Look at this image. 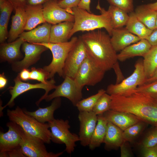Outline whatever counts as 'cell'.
Returning <instances> with one entry per match:
<instances>
[{
    "instance_id": "6da1fadb",
    "label": "cell",
    "mask_w": 157,
    "mask_h": 157,
    "mask_svg": "<svg viewBox=\"0 0 157 157\" xmlns=\"http://www.w3.org/2000/svg\"><path fill=\"white\" fill-rule=\"evenodd\" d=\"M110 109L128 113L140 121L157 126V100L143 92H135L127 96L111 95Z\"/></svg>"
},
{
    "instance_id": "7a4b0ae2",
    "label": "cell",
    "mask_w": 157,
    "mask_h": 157,
    "mask_svg": "<svg viewBox=\"0 0 157 157\" xmlns=\"http://www.w3.org/2000/svg\"><path fill=\"white\" fill-rule=\"evenodd\" d=\"M80 37L88 56L98 66L106 72L113 68L118 60L108 34L101 30H94Z\"/></svg>"
},
{
    "instance_id": "3957f363",
    "label": "cell",
    "mask_w": 157,
    "mask_h": 157,
    "mask_svg": "<svg viewBox=\"0 0 157 157\" xmlns=\"http://www.w3.org/2000/svg\"><path fill=\"white\" fill-rule=\"evenodd\" d=\"M100 13V15H96L78 6L71 8L74 16V26L69 35V39L76 33L80 31L88 32L104 28L111 36L113 29L110 18L107 10L101 7L98 3L96 7Z\"/></svg>"
},
{
    "instance_id": "277c9868",
    "label": "cell",
    "mask_w": 157,
    "mask_h": 157,
    "mask_svg": "<svg viewBox=\"0 0 157 157\" xmlns=\"http://www.w3.org/2000/svg\"><path fill=\"white\" fill-rule=\"evenodd\" d=\"M7 115L10 121L19 125L24 131L38 138L45 143L51 142V132L49 124L39 122L33 117L26 114L17 106L14 109H8Z\"/></svg>"
},
{
    "instance_id": "5b68a950",
    "label": "cell",
    "mask_w": 157,
    "mask_h": 157,
    "mask_svg": "<svg viewBox=\"0 0 157 157\" xmlns=\"http://www.w3.org/2000/svg\"><path fill=\"white\" fill-rule=\"evenodd\" d=\"M78 39V38L74 36L70 41L65 42L34 43L45 46L52 53L53 58L51 62L43 68L47 74L48 79L53 78L56 73L63 77V69L66 60Z\"/></svg>"
},
{
    "instance_id": "8992f818",
    "label": "cell",
    "mask_w": 157,
    "mask_h": 157,
    "mask_svg": "<svg viewBox=\"0 0 157 157\" xmlns=\"http://www.w3.org/2000/svg\"><path fill=\"white\" fill-rule=\"evenodd\" d=\"M133 73L118 84L108 85L106 92L110 95L127 96L135 92L137 87L145 83L147 79L144 69L143 60L140 59L136 62Z\"/></svg>"
},
{
    "instance_id": "52a82bcc",
    "label": "cell",
    "mask_w": 157,
    "mask_h": 157,
    "mask_svg": "<svg viewBox=\"0 0 157 157\" xmlns=\"http://www.w3.org/2000/svg\"><path fill=\"white\" fill-rule=\"evenodd\" d=\"M48 123L51 130V140L57 144H65V151L71 154L75 149L76 142L80 139L78 135L70 131L69 121L55 119Z\"/></svg>"
},
{
    "instance_id": "ba28073f",
    "label": "cell",
    "mask_w": 157,
    "mask_h": 157,
    "mask_svg": "<svg viewBox=\"0 0 157 157\" xmlns=\"http://www.w3.org/2000/svg\"><path fill=\"white\" fill-rule=\"evenodd\" d=\"M106 72L88 55L79 67L74 79L77 85L83 89L85 86H94L100 82Z\"/></svg>"
},
{
    "instance_id": "9c48e42d",
    "label": "cell",
    "mask_w": 157,
    "mask_h": 157,
    "mask_svg": "<svg viewBox=\"0 0 157 157\" xmlns=\"http://www.w3.org/2000/svg\"><path fill=\"white\" fill-rule=\"evenodd\" d=\"M21 141L20 144L22 151L26 157H58L62 155L63 151L55 153L48 152L40 139L29 134L21 127L20 130Z\"/></svg>"
},
{
    "instance_id": "30bf717a",
    "label": "cell",
    "mask_w": 157,
    "mask_h": 157,
    "mask_svg": "<svg viewBox=\"0 0 157 157\" xmlns=\"http://www.w3.org/2000/svg\"><path fill=\"white\" fill-rule=\"evenodd\" d=\"M14 86H10L8 88L11 97L8 103L3 107H1V110H2L7 106H13L14 105L15 99L19 95L27 91L35 89H43L45 91V93L36 103V105L38 106L40 103L48 95L49 92L52 89H55L56 86L55 85V81L53 78L51 79L47 83H41L32 84L22 81L18 75L14 79Z\"/></svg>"
},
{
    "instance_id": "8fae6325",
    "label": "cell",
    "mask_w": 157,
    "mask_h": 157,
    "mask_svg": "<svg viewBox=\"0 0 157 157\" xmlns=\"http://www.w3.org/2000/svg\"><path fill=\"white\" fill-rule=\"evenodd\" d=\"M88 56L85 47L80 36L66 60L63 77L68 76L74 79L79 67Z\"/></svg>"
},
{
    "instance_id": "7c38bea8",
    "label": "cell",
    "mask_w": 157,
    "mask_h": 157,
    "mask_svg": "<svg viewBox=\"0 0 157 157\" xmlns=\"http://www.w3.org/2000/svg\"><path fill=\"white\" fill-rule=\"evenodd\" d=\"M60 85L56 86L55 91L48 94L44 98L47 101H49L58 97H63L69 100L75 106L83 97L82 88L78 87L74 78L68 76Z\"/></svg>"
},
{
    "instance_id": "4fadbf2b",
    "label": "cell",
    "mask_w": 157,
    "mask_h": 157,
    "mask_svg": "<svg viewBox=\"0 0 157 157\" xmlns=\"http://www.w3.org/2000/svg\"><path fill=\"white\" fill-rule=\"evenodd\" d=\"M6 126L8 128V131L5 133H0V156L21 148V127L10 121L7 123Z\"/></svg>"
},
{
    "instance_id": "5bb4252c",
    "label": "cell",
    "mask_w": 157,
    "mask_h": 157,
    "mask_svg": "<svg viewBox=\"0 0 157 157\" xmlns=\"http://www.w3.org/2000/svg\"><path fill=\"white\" fill-rule=\"evenodd\" d=\"M22 45L24 57L22 60L12 63V69L15 72L20 71L35 64L39 60L42 53L48 49L44 45L26 42Z\"/></svg>"
},
{
    "instance_id": "9a60e30c",
    "label": "cell",
    "mask_w": 157,
    "mask_h": 157,
    "mask_svg": "<svg viewBox=\"0 0 157 157\" xmlns=\"http://www.w3.org/2000/svg\"><path fill=\"white\" fill-rule=\"evenodd\" d=\"M43 13L46 22L54 25L65 21L74 22L73 15L61 7L58 1L49 0L43 4Z\"/></svg>"
},
{
    "instance_id": "2e32d148",
    "label": "cell",
    "mask_w": 157,
    "mask_h": 157,
    "mask_svg": "<svg viewBox=\"0 0 157 157\" xmlns=\"http://www.w3.org/2000/svg\"><path fill=\"white\" fill-rule=\"evenodd\" d=\"M78 118L80 122L79 137L81 144L89 146L97 121V115L92 111L79 112Z\"/></svg>"
},
{
    "instance_id": "e0dca14e",
    "label": "cell",
    "mask_w": 157,
    "mask_h": 157,
    "mask_svg": "<svg viewBox=\"0 0 157 157\" xmlns=\"http://www.w3.org/2000/svg\"><path fill=\"white\" fill-rule=\"evenodd\" d=\"M110 41L115 51H121L127 47L139 42L141 39L125 28L113 29Z\"/></svg>"
},
{
    "instance_id": "ac0fdd59",
    "label": "cell",
    "mask_w": 157,
    "mask_h": 157,
    "mask_svg": "<svg viewBox=\"0 0 157 157\" xmlns=\"http://www.w3.org/2000/svg\"><path fill=\"white\" fill-rule=\"evenodd\" d=\"M103 115L108 122H111L123 131L130 126L141 121L133 114L111 109Z\"/></svg>"
},
{
    "instance_id": "d6986e66",
    "label": "cell",
    "mask_w": 157,
    "mask_h": 157,
    "mask_svg": "<svg viewBox=\"0 0 157 157\" xmlns=\"http://www.w3.org/2000/svg\"><path fill=\"white\" fill-rule=\"evenodd\" d=\"M51 24L46 22L37 28L24 31L19 36L25 42L32 43L49 42Z\"/></svg>"
},
{
    "instance_id": "ffe728a7",
    "label": "cell",
    "mask_w": 157,
    "mask_h": 157,
    "mask_svg": "<svg viewBox=\"0 0 157 157\" xmlns=\"http://www.w3.org/2000/svg\"><path fill=\"white\" fill-rule=\"evenodd\" d=\"M14 10L15 14L12 17L11 24L8 37V42L14 41L19 37L24 31L26 23L24 7H17Z\"/></svg>"
},
{
    "instance_id": "44dd1931",
    "label": "cell",
    "mask_w": 157,
    "mask_h": 157,
    "mask_svg": "<svg viewBox=\"0 0 157 157\" xmlns=\"http://www.w3.org/2000/svg\"><path fill=\"white\" fill-rule=\"evenodd\" d=\"M25 42L22 38H19L16 40L8 43L1 44V60L13 63L22 58L20 47Z\"/></svg>"
},
{
    "instance_id": "7402d4cb",
    "label": "cell",
    "mask_w": 157,
    "mask_h": 157,
    "mask_svg": "<svg viewBox=\"0 0 157 157\" xmlns=\"http://www.w3.org/2000/svg\"><path fill=\"white\" fill-rule=\"evenodd\" d=\"M151 46L147 39H141L138 42L130 45L121 51L119 53L117 54L118 60L124 61L136 56L143 57Z\"/></svg>"
},
{
    "instance_id": "603a6c76",
    "label": "cell",
    "mask_w": 157,
    "mask_h": 157,
    "mask_svg": "<svg viewBox=\"0 0 157 157\" xmlns=\"http://www.w3.org/2000/svg\"><path fill=\"white\" fill-rule=\"evenodd\" d=\"M61 104L60 97L56 98L53 99L51 105L44 108L39 107L36 110L31 112L23 109L26 114L33 117L40 122L45 123L49 122L55 118L53 114L55 111L60 107Z\"/></svg>"
},
{
    "instance_id": "cb8c5ba5",
    "label": "cell",
    "mask_w": 157,
    "mask_h": 157,
    "mask_svg": "<svg viewBox=\"0 0 157 157\" xmlns=\"http://www.w3.org/2000/svg\"><path fill=\"white\" fill-rule=\"evenodd\" d=\"M74 22L65 21L52 25L50 30L49 42H66L69 40L70 32Z\"/></svg>"
},
{
    "instance_id": "d4e9b609",
    "label": "cell",
    "mask_w": 157,
    "mask_h": 157,
    "mask_svg": "<svg viewBox=\"0 0 157 157\" xmlns=\"http://www.w3.org/2000/svg\"><path fill=\"white\" fill-rule=\"evenodd\" d=\"M24 9L26 19L24 30H31L38 24L46 22L44 16L43 5H26Z\"/></svg>"
},
{
    "instance_id": "484cf974",
    "label": "cell",
    "mask_w": 157,
    "mask_h": 157,
    "mask_svg": "<svg viewBox=\"0 0 157 157\" xmlns=\"http://www.w3.org/2000/svg\"><path fill=\"white\" fill-rule=\"evenodd\" d=\"M123 132L118 127L108 122L107 131L104 142L105 148L108 150L116 149L120 147L125 142L123 136Z\"/></svg>"
},
{
    "instance_id": "4316f807",
    "label": "cell",
    "mask_w": 157,
    "mask_h": 157,
    "mask_svg": "<svg viewBox=\"0 0 157 157\" xmlns=\"http://www.w3.org/2000/svg\"><path fill=\"white\" fill-rule=\"evenodd\" d=\"M14 9L8 0H0V42L4 43L8 38V26L11 13Z\"/></svg>"
},
{
    "instance_id": "83f0119b",
    "label": "cell",
    "mask_w": 157,
    "mask_h": 157,
    "mask_svg": "<svg viewBox=\"0 0 157 157\" xmlns=\"http://www.w3.org/2000/svg\"><path fill=\"white\" fill-rule=\"evenodd\" d=\"M108 123V121L103 115H97V123L88 146L90 149H94L104 142Z\"/></svg>"
},
{
    "instance_id": "f1b7e54d",
    "label": "cell",
    "mask_w": 157,
    "mask_h": 157,
    "mask_svg": "<svg viewBox=\"0 0 157 157\" xmlns=\"http://www.w3.org/2000/svg\"><path fill=\"white\" fill-rule=\"evenodd\" d=\"M129 15L125 28L141 39H147L153 31L147 28L139 20L134 12L130 13Z\"/></svg>"
},
{
    "instance_id": "f546056e",
    "label": "cell",
    "mask_w": 157,
    "mask_h": 157,
    "mask_svg": "<svg viewBox=\"0 0 157 157\" xmlns=\"http://www.w3.org/2000/svg\"><path fill=\"white\" fill-rule=\"evenodd\" d=\"M134 12L138 19L147 28L152 31L155 29L157 12L150 10L144 4L138 6Z\"/></svg>"
},
{
    "instance_id": "4dcf8cb0",
    "label": "cell",
    "mask_w": 157,
    "mask_h": 157,
    "mask_svg": "<svg viewBox=\"0 0 157 157\" xmlns=\"http://www.w3.org/2000/svg\"><path fill=\"white\" fill-rule=\"evenodd\" d=\"M107 11L110 15L111 25L113 29L123 27L126 26L129 17L127 13L111 5Z\"/></svg>"
},
{
    "instance_id": "1f68e13d",
    "label": "cell",
    "mask_w": 157,
    "mask_h": 157,
    "mask_svg": "<svg viewBox=\"0 0 157 157\" xmlns=\"http://www.w3.org/2000/svg\"><path fill=\"white\" fill-rule=\"evenodd\" d=\"M143 58V66L147 79L152 76L157 68V45L152 46Z\"/></svg>"
},
{
    "instance_id": "d6a6232c",
    "label": "cell",
    "mask_w": 157,
    "mask_h": 157,
    "mask_svg": "<svg viewBox=\"0 0 157 157\" xmlns=\"http://www.w3.org/2000/svg\"><path fill=\"white\" fill-rule=\"evenodd\" d=\"M106 92V90L103 89H100L95 94L79 101L75 106L77 107L79 112L92 111L99 98Z\"/></svg>"
},
{
    "instance_id": "836d02e7",
    "label": "cell",
    "mask_w": 157,
    "mask_h": 157,
    "mask_svg": "<svg viewBox=\"0 0 157 157\" xmlns=\"http://www.w3.org/2000/svg\"><path fill=\"white\" fill-rule=\"evenodd\" d=\"M111 101V95L105 92L98 100L92 111L97 115H103L110 110Z\"/></svg>"
},
{
    "instance_id": "e575fe53",
    "label": "cell",
    "mask_w": 157,
    "mask_h": 157,
    "mask_svg": "<svg viewBox=\"0 0 157 157\" xmlns=\"http://www.w3.org/2000/svg\"><path fill=\"white\" fill-rule=\"evenodd\" d=\"M144 122L140 121L129 127L123 132L125 142L131 141L142 131L144 127Z\"/></svg>"
},
{
    "instance_id": "d590c367",
    "label": "cell",
    "mask_w": 157,
    "mask_h": 157,
    "mask_svg": "<svg viewBox=\"0 0 157 157\" xmlns=\"http://www.w3.org/2000/svg\"><path fill=\"white\" fill-rule=\"evenodd\" d=\"M135 92H143L154 99L157 98V80L138 86Z\"/></svg>"
},
{
    "instance_id": "8d00e7d4",
    "label": "cell",
    "mask_w": 157,
    "mask_h": 157,
    "mask_svg": "<svg viewBox=\"0 0 157 157\" xmlns=\"http://www.w3.org/2000/svg\"><path fill=\"white\" fill-rule=\"evenodd\" d=\"M110 4L116 6L126 13L133 12V0H106Z\"/></svg>"
},
{
    "instance_id": "74e56055",
    "label": "cell",
    "mask_w": 157,
    "mask_h": 157,
    "mask_svg": "<svg viewBox=\"0 0 157 157\" xmlns=\"http://www.w3.org/2000/svg\"><path fill=\"white\" fill-rule=\"evenodd\" d=\"M157 144V128L154 127L148 132L142 144V148H149Z\"/></svg>"
},
{
    "instance_id": "f35d334b",
    "label": "cell",
    "mask_w": 157,
    "mask_h": 157,
    "mask_svg": "<svg viewBox=\"0 0 157 157\" xmlns=\"http://www.w3.org/2000/svg\"><path fill=\"white\" fill-rule=\"evenodd\" d=\"M30 72V80H37L45 84L49 83L47 74L43 69L32 67Z\"/></svg>"
},
{
    "instance_id": "ab89813d",
    "label": "cell",
    "mask_w": 157,
    "mask_h": 157,
    "mask_svg": "<svg viewBox=\"0 0 157 157\" xmlns=\"http://www.w3.org/2000/svg\"><path fill=\"white\" fill-rule=\"evenodd\" d=\"M81 0H61L58 1L59 5L66 10L78 6Z\"/></svg>"
},
{
    "instance_id": "60d3db41",
    "label": "cell",
    "mask_w": 157,
    "mask_h": 157,
    "mask_svg": "<svg viewBox=\"0 0 157 157\" xmlns=\"http://www.w3.org/2000/svg\"><path fill=\"white\" fill-rule=\"evenodd\" d=\"M142 154L144 157H157V144L149 148H142Z\"/></svg>"
},
{
    "instance_id": "b9f144b4",
    "label": "cell",
    "mask_w": 157,
    "mask_h": 157,
    "mask_svg": "<svg viewBox=\"0 0 157 157\" xmlns=\"http://www.w3.org/2000/svg\"><path fill=\"white\" fill-rule=\"evenodd\" d=\"M112 69L114 70L116 76V81L115 84L119 83L125 78L120 68L118 61L114 65Z\"/></svg>"
},
{
    "instance_id": "7bdbcfd3",
    "label": "cell",
    "mask_w": 157,
    "mask_h": 157,
    "mask_svg": "<svg viewBox=\"0 0 157 157\" xmlns=\"http://www.w3.org/2000/svg\"><path fill=\"white\" fill-rule=\"evenodd\" d=\"M126 142H124L120 147L121 157H130L132 156L131 154L127 147Z\"/></svg>"
},
{
    "instance_id": "ee69618b",
    "label": "cell",
    "mask_w": 157,
    "mask_h": 157,
    "mask_svg": "<svg viewBox=\"0 0 157 157\" xmlns=\"http://www.w3.org/2000/svg\"><path fill=\"white\" fill-rule=\"evenodd\" d=\"M30 73L27 68H24L20 71L18 75L21 80L25 81L30 79Z\"/></svg>"
},
{
    "instance_id": "f6af8a7d",
    "label": "cell",
    "mask_w": 157,
    "mask_h": 157,
    "mask_svg": "<svg viewBox=\"0 0 157 157\" xmlns=\"http://www.w3.org/2000/svg\"><path fill=\"white\" fill-rule=\"evenodd\" d=\"M147 40L151 46L157 45V29L153 31Z\"/></svg>"
},
{
    "instance_id": "bcb514c9",
    "label": "cell",
    "mask_w": 157,
    "mask_h": 157,
    "mask_svg": "<svg viewBox=\"0 0 157 157\" xmlns=\"http://www.w3.org/2000/svg\"><path fill=\"white\" fill-rule=\"evenodd\" d=\"M91 0H81L78 7L91 13L90 9Z\"/></svg>"
},
{
    "instance_id": "7dc6e473",
    "label": "cell",
    "mask_w": 157,
    "mask_h": 157,
    "mask_svg": "<svg viewBox=\"0 0 157 157\" xmlns=\"http://www.w3.org/2000/svg\"><path fill=\"white\" fill-rule=\"evenodd\" d=\"M13 5L14 8L19 7H24L26 0H8Z\"/></svg>"
},
{
    "instance_id": "c3c4849f",
    "label": "cell",
    "mask_w": 157,
    "mask_h": 157,
    "mask_svg": "<svg viewBox=\"0 0 157 157\" xmlns=\"http://www.w3.org/2000/svg\"><path fill=\"white\" fill-rule=\"evenodd\" d=\"M49 0H26V5L36 6L43 5Z\"/></svg>"
},
{
    "instance_id": "681fc988",
    "label": "cell",
    "mask_w": 157,
    "mask_h": 157,
    "mask_svg": "<svg viewBox=\"0 0 157 157\" xmlns=\"http://www.w3.org/2000/svg\"><path fill=\"white\" fill-rule=\"evenodd\" d=\"M8 80L4 75V73L0 75V89H2L6 86Z\"/></svg>"
},
{
    "instance_id": "f907efd6",
    "label": "cell",
    "mask_w": 157,
    "mask_h": 157,
    "mask_svg": "<svg viewBox=\"0 0 157 157\" xmlns=\"http://www.w3.org/2000/svg\"><path fill=\"white\" fill-rule=\"evenodd\" d=\"M145 5L150 10L157 12V1L154 3L146 4Z\"/></svg>"
},
{
    "instance_id": "816d5d0a",
    "label": "cell",
    "mask_w": 157,
    "mask_h": 157,
    "mask_svg": "<svg viewBox=\"0 0 157 157\" xmlns=\"http://www.w3.org/2000/svg\"><path fill=\"white\" fill-rule=\"evenodd\" d=\"M157 80V68L155 70L152 76L146 79L145 83H149Z\"/></svg>"
},
{
    "instance_id": "f5cc1de1",
    "label": "cell",
    "mask_w": 157,
    "mask_h": 157,
    "mask_svg": "<svg viewBox=\"0 0 157 157\" xmlns=\"http://www.w3.org/2000/svg\"><path fill=\"white\" fill-rule=\"evenodd\" d=\"M155 26H156L155 29H157V17L156 20Z\"/></svg>"
},
{
    "instance_id": "db71d44e",
    "label": "cell",
    "mask_w": 157,
    "mask_h": 157,
    "mask_svg": "<svg viewBox=\"0 0 157 157\" xmlns=\"http://www.w3.org/2000/svg\"><path fill=\"white\" fill-rule=\"evenodd\" d=\"M55 0V1H60V0Z\"/></svg>"
},
{
    "instance_id": "11a10c76",
    "label": "cell",
    "mask_w": 157,
    "mask_h": 157,
    "mask_svg": "<svg viewBox=\"0 0 157 157\" xmlns=\"http://www.w3.org/2000/svg\"><path fill=\"white\" fill-rule=\"evenodd\" d=\"M155 127H156V128H157V126H155Z\"/></svg>"
},
{
    "instance_id": "9f6ffc18",
    "label": "cell",
    "mask_w": 157,
    "mask_h": 157,
    "mask_svg": "<svg viewBox=\"0 0 157 157\" xmlns=\"http://www.w3.org/2000/svg\"><path fill=\"white\" fill-rule=\"evenodd\" d=\"M156 99V100H157V98H156V99Z\"/></svg>"
}]
</instances>
